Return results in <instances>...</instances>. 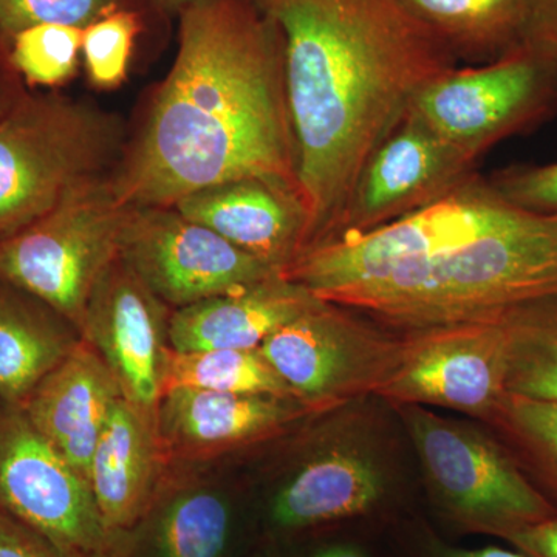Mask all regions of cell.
<instances>
[{"mask_svg": "<svg viewBox=\"0 0 557 557\" xmlns=\"http://www.w3.org/2000/svg\"><path fill=\"white\" fill-rule=\"evenodd\" d=\"M251 2L282 39L304 255L335 239L373 153L458 61L399 0Z\"/></svg>", "mask_w": 557, "mask_h": 557, "instance_id": "6da1fadb", "label": "cell"}, {"mask_svg": "<svg viewBox=\"0 0 557 557\" xmlns=\"http://www.w3.org/2000/svg\"><path fill=\"white\" fill-rule=\"evenodd\" d=\"M242 178L298 194L282 39L251 0H201L180 13L177 57L110 185L153 208Z\"/></svg>", "mask_w": 557, "mask_h": 557, "instance_id": "7a4b0ae2", "label": "cell"}, {"mask_svg": "<svg viewBox=\"0 0 557 557\" xmlns=\"http://www.w3.org/2000/svg\"><path fill=\"white\" fill-rule=\"evenodd\" d=\"M557 296V214L518 219L368 284L318 298L395 335L498 317Z\"/></svg>", "mask_w": 557, "mask_h": 557, "instance_id": "3957f363", "label": "cell"}, {"mask_svg": "<svg viewBox=\"0 0 557 557\" xmlns=\"http://www.w3.org/2000/svg\"><path fill=\"white\" fill-rule=\"evenodd\" d=\"M126 141L115 113L60 90H28L0 120V240L109 177Z\"/></svg>", "mask_w": 557, "mask_h": 557, "instance_id": "277c9868", "label": "cell"}, {"mask_svg": "<svg viewBox=\"0 0 557 557\" xmlns=\"http://www.w3.org/2000/svg\"><path fill=\"white\" fill-rule=\"evenodd\" d=\"M395 409L408 428L435 505L457 530L507 542L557 516L555 505L493 435L423 406Z\"/></svg>", "mask_w": 557, "mask_h": 557, "instance_id": "5b68a950", "label": "cell"}, {"mask_svg": "<svg viewBox=\"0 0 557 557\" xmlns=\"http://www.w3.org/2000/svg\"><path fill=\"white\" fill-rule=\"evenodd\" d=\"M109 177L73 190L27 228L0 240V281L42 300L79 335L91 293L120 258L132 211L116 199Z\"/></svg>", "mask_w": 557, "mask_h": 557, "instance_id": "8992f818", "label": "cell"}, {"mask_svg": "<svg viewBox=\"0 0 557 557\" xmlns=\"http://www.w3.org/2000/svg\"><path fill=\"white\" fill-rule=\"evenodd\" d=\"M522 212L505 200L487 177L475 172L448 196L412 214L304 252L284 271V277L322 298L448 251L507 225Z\"/></svg>", "mask_w": 557, "mask_h": 557, "instance_id": "52a82bcc", "label": "cell"}, {"mask_svg": "<svg viewBox=\"0 0 557 557\" xmlns=\"http://www.w3.org/2000/svg\"><path fill=\"white\" fill-rule=\"evenodd\" d=\"M302 405L322 413L375 394L397 368L399 335L369 319L317 299L259 347Z\"/></svg>", "mask_w": 557, "mask_h": 557, "instance_id": "ba28073f", "label": "cell"}, {"mask_svg": "<svg viewBox=\"0 0 557 557\" xmlns=\"http://www.w3.org/2000/svg\"><path fill=\"white\" fill-rule=\"evenodd\" d=\"M413 113L440 137L480 161L504 139L557 115V67L518 49L486 64L454 69L432 81Z\"/></svg>", "mask_w": 557, "mask_h": 557, "instance_id": "9c48e42d", "label": "cell"}, {"mask_svg": "<svg viewBox=\"0 0 557 557\" xmlns=\"http://www.w3.org/2000/svg\"><path fill=\"white\" fill-rule=\"evenodd\" d=\"M0 509L53 542L69 557H121L124 537L109 533L87 480L32 423L0 398Z\"/></svg>", "mask_w": 557, "mask_h": 557, "instance_id": "30bf717a", "label": "cell"}, {"mask_svg": "<svg viewBox=\"0 0 557 557\" xmlns=\"http://www.w3.org/2000/svg\"><path fill=\"white\" fill-rule=\"evenodd\" d=\"M120 256L172 310L282 274L175 207L132 208Z\"/></svg>", "mask_w": 557, "mask_h": 557, "instance_id": "8fae6325", "label": "cell"}, {"mask_svg": "<svg viewBox=\"0 0 557 557\" xmlns=\"http://www.w3.org/2000/svg\"><path fill=\"white\" fill-rule=\"evenodd\" d=\"M500 314L399 333L397 368L373 395L394 408L435 406L486 423L508 394L507 336Z\"/></svg>", "mask_w": 557, "mask_h": 557, "instance_id": "7c38bea8", "label": "cell"}, {"mask_svg": "<svg viewBox=\"0 0 557 557\" xmlns=\"http://www.w3.org/2000/svg\"><path fill=\"white\" fill-rule=\"evenodd\" d=\"M478 163L409 109L362 171L332 242L361 236L434 203L471 178Z\"/></svg>", "mask_w": 557, "mask_h": 557, "instance_id": "4fadbf2b", "label": "cell"}, {"mask_svg": "<svg viewBox=\"0 0 557 557\" xmlns=\"http://www.w3.org/2000/svg\"><path fill=\"white\" fill-rule=\"evenodd\" d=\"M171 307L115 260L91 293L81 338L104 359L123 398L156 418L170 351Z\"/></svg>", "mask_w": 557, "mask_h": 557, "instance_id": "5bb4252c", "label": "cell"}, {"mask_svg": "<svg viewBox=\"0 0 557 557\" xmlns=\"http://www.w3.org/2000/svg\"><path fill=\"white\" fill-rule=\"evenodd\" d=\"M313 410L296 398L172 388L157 408L161 449L171 461H201L285 434Z\"/></svg>", "mask_w": 557, "mask_h": 557, "instance_id": "9a60e30c", "label": "cell"}, {"mask_svg": "<svg viewBox=\"0 0 557 557\" xmlns=\"http://www.w3.org/2000/svg\"><path fill=\"white\" fill-rule=\"evenodd\" d=\"M166 465L156 418L121 398L102 429L87 474L110 534L123 539L148 519L163 498Z\"/></svg>", "mask_w": 557, "mask_h": 557, "instance_id": "2e32d148", "label": "cell"}, {"mask_svg": "<svg viewBox=\"0 0 557 557\" xmlns=\"http://www.w3.org/2000/svg\"><path fill=\"white\" fill-rule=\"evenodd\" d=\"M174 207L281 273L302 255L306 215L298 194L278 183L233 180L196 190Z\"/></svg>", "mask_w": 557, "mask_h": 557, "instance_id": "e0dca14e", "label": "cell"}, {"mask_svg": "<svg viewBox=\"0 0 557 557\" xmlns=\"http://www.w3.org/2000/svg\"><path fill=\"white\" fill-rule=\"evenodd\" d=\"M121 398L123 392L112 370L81 338L22 408L40 434L87 480L102 429Z\"/></svg>", "mask_w": 557, "mask_h": 557, "instance_id": "ac0fdd59", "label": "cell"}, {"mask_svg": "<svg viewBox=\"0 0 557 557\" xmlns=\"http://www.w3.org/2000/svg\"><path fill=\"white\" fill-rule=\"evenodd\" d=\"M309 289L278 274L255 287L172 311V350H256L263 341L317 300Z\"/></svg>", "mask_w": 557, "mask_h": 557, "instance_id": "d6986e66", "label": "cell"}, {"mask_svg": "<svg viewBox=\"0 0 557 557\" xmlns=\"http://www.w3.org/2000/svg\"><path fill=\"white\" fill-rule=\"evenodd\" d=\"M384 478L357 449H330L311 458L281 487L270 520L285 533L311 530L369 515L383 500Z\"/></svg>", "mask_w": 557, "mask_h": 557, "instance_id": "ffe728a7", "label": "cell"}, {"mask_svg": "<svg viewBox=\"0 0 557 557\" xmlns=\"http://www.w3.org/2000/svg\"><path fill=\"white\" fill-rule=\"evenodd\" d=\"M79 341L67 319L0 281V398L24 406Z\"/></svg>", "mask_w": 557, "mask_h": 557, "instance_id": "44dd1931", "label": "cell"}, {"mask_svg": "<svg viewBox=\"0 0 557 557\" xmlns=\"http://www.w3.org/2000/svg\"><path fill=\"white\" fill-rule=\"evenodd\" d=\"M458 60L486 64L522 46L527 0H399Z\"/></svg>", "mask_w": 557, "mask_h": 557, "instance_id": "7402d4cb", "label": "cell"}, {"mask_svg": "<svg viewBox=\"0 0 557 557\" xmlns=\"http://www.w3.org/2000/svg\"><path fill=\"white\" fill-rule=\"evenodd\" d=\"M152 520L156 557H223L233 533L228 498L209 487H186L160 500Z\"/></svg>", "mask_w": 557, "mask_h": 557, "instance_id": "603a6c76", "label": "cell"}, {"mask_svg": "<svg viewBox=\"0 0 557 557\" xmlns=\"http://www.w3.org/2000/svg\"><path fill=\"white\" fill-rule=\"evenodd\" d=\"M500 319L508 394L557 403V296L504 311Z\"/></svg>", "mask_w": 557, "mask_h": 557, "instance_id": "cb8c5ba5", "label": "cell"}, {"mask_svg": "<svg viewBox=\"0 0 557 557\" xmlns=\"http://www.w3.org/2000/svg\"><path fill=\"white\" fill-rule=\"evenodd\" d=\"M485 424L525 478L557 508V403L507 394Z\"/></svg>", "mask_w": 557, "mask_h": 557, "instance_id": "d4e9b609", "label": "cell"}, {"mask_svg": "<svg viewBox=\"0 0 557 557\" xmlns=\"http://www.w3.org/2000/svg\"><path fill=\"white\" fill-rule=\"evenodd\" d=\"M172 388L296 398L284 380L277 375L276 370L262 357L259 348H209L188 351L170 348L164 368L163 394Z\"/></svg>", "mask_w": 557, "mask_h": 557, "instance_id": "484cf974", "label": "cell"}, {"mask_svg": "<svg viewBox=\"0 0 557 557\" xmlns=\"http://www.w3.org/2000/svg\"><path fill=\"white\" fill-rule=\"evenodd\" d=\"M11 64L28 90H58L78 73L83 28L40 24L9 40Z\"/></svg>", "mask_w": 557, "mask_h": 557, "instance_id": "4316f807", "label": "cell"}, {"mask_svg": "<svg viewBox=\"0 0 557 557\" xmlns=\"http://www.w3.org/2000/svg\"><path fill=\"white\" fill-rule=\"evenodd\" d=\"M138 33V14L121 9L84 28V65L94 89L115 90L126 81Z\"/></svg>", "mask_w": 557, "mask_h": 557, "instance_id": "83f0119b", "label": "cell"}, {"mask_svg": "<svg viewBox=\"0 0 557 557\" xmlns=\"http://www.w3.org/2000/svg\"><path fill=\"white\" fill-rule=\"evenodd\" d=\"M120 0H0V36L14 35L40 24L86 28L119 10Z\"/></svg>", "mask_w": 557, "mask_h": 557, "instance_id": "f1b7e54d", "label": "cell"}, {"mask_svg": "<svg viewBox=\"0 0 557 557\" xmlns=\"http://www.w3.org/2000/svg\"><path fill=\"white\" fill-rule=\"evenodd\" d=\"M487 180L516 208L534 214H557V163L511 164Z\"/></svg>", "mask_w": 557, "mask_h": 557, "instance_id": "f546056e", "label": "cell"}, {"mask_svg": "<svg viewBox=\"0 0 557 557\" xmlns=\"http://www.w3.org/2000/svg\"><path fill=\"white\" fill-rule=\"evenodd\" d=\"M519 49L557 67V0H527L525 30Z\"/></svg>", "mask_w": 557, "mask_h": 557, "instance_id": "4dcf8cb0", "label": "cell"}, {"mask_svg": "<svg viewBox=\"0 0 557 557\" xmlns=\"http://www.w3.org/2000/svg\"><path fill=\"white\" fill-rule=\"evenodd\" d=\"M0 557H69L53 542L0 509Z\"/></svg>", "mask_w": 557, "mask_h": 557, "instance_id": "1f68e13d", "label": "cell"}, {"mask_svg": "<svg viewBox=\"0 0 557 557\" xmlns=\"http://www.w3.org/2000/svg\"><path fill=\"white\" fill-rule=\"evenodd\" d=\"M507 544L525 557H557V516L519 531Z\"/></svg>", "mask_w": 557, "mask_h": 557, "instance_id": "d6a6232c", "label": "cell"}, {"mask_svg": "<svg viewBox=\"0 0 557 557\" xmlns=\"http://www.w3.org/2000/svg\"><path fill=\"white\" fill-rule=\"evenodd\" d=\"M28 94L27 86L10 60L9 42L0 36V120Z\"/></svg>", "mask_w": 557, "mask_h": 557, "instance_id": "836d02e7", "label": "cell"}, {"mask_svg": "<svg viewBox=\"0 0 557 557\" xmlns=\"http://www.w3.org/2000/svg\"><path fill=\"white\" fill-rule=\"evenodd\" d=\"M428 557H525L518 549L502 547L457 548L445 544H431Z\"/></svg>", "mask_w": 557, "mask_h": 557, "instance_id": "e575fe53", "label": "cell"}, {"mask_svg": "<svg viewBox=\"0 0 557 557\" xmlns=\"http://www.w3.org/2000/svg\"><path fill=\"white\" fill-rule=\"evenodd\" d=\"M313 557H370L361 548L348 544H333L318 549Z\"/></svg>", "mask_w": 557, "mask_h": 557, "instance_id": "d590c367", "label": "cell"}, {"mask_svg": "<svg viewBox=\"0 0 557 557\" xmlns=\"http://www.w3.org/2000/svg\"><path fill=\"white\" fill-rule=\"evenodd\" d=\"M159 2L161 5L166 7V9L182 13L183 10L188 9L190 5H196V3L201 2V0H159Z\"/></svg>", "mask_w": 557, "mask_h": 557, "instance_id": "8d00e7d4", "label": "cell"}]
</instances>
